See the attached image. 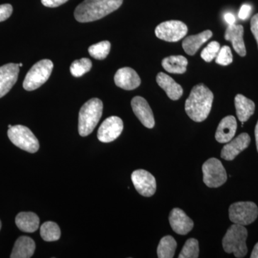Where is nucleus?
<instances>
[{
  "label": "nucleus",
  "mask_w": 258,
  "mask_h": 258,
  "mask_svg": "<svg viewBox=\"0 0 258 258\" xmlns=\"http://www.w3.org/2000/svg\"><path fill=\"white\" fill-rule=\"evenodd\" d=\"M35 250L34 240L27 236L19 237L15 242L10 257L30 258L33 255Z\"/></svg>",
  "instance_id": "obj_20"
},
{
  "label": "nucleus",
  "mask_w": 258,
  "mask_h": 258,
  "mask_svg": "<svg viewBox=\"0 0 258 258\" xmlns=\"http://www.w3.org/2000/svg\"><path fill=\"white\" fill-rule=\"evenodd\" d=\"M114 81L118 87L126 91L136 89L141 84L139 75L134 69L128 67L118 70L115 74Z\"/></svg>",
  "instance_id": "obj_16"
},
{
  "label": "nucleus",
  "mask_w": 258,
  "mask_h": 258,
  "mask_svg": "<svg viewBox=\"0 0 258 258\" xmlns=\"http://www.w3.org/2000/svg\"><path fill=\"white\" fill-rule=\"evenodd\" d=\"M12 126H13V125H8V128H11V127H12Z\"/></svg>",
  "instance_id": "obj_40"
},
{
  "label": "nucleus",
  "mask_w": 258,
  "mask_h": 258,
  "mask_svg": "<svg viewBox=\"0 0 258 258\" xmlns=\"http://www.w3.org/2000/svg\"><path fill=\"white\" fill-rule=\"evenodd\" d=\"M212 36V31L208 30L198 35L186 37L182 42L183 49L188 55H194L200 47L208 41L209 39L211 38Z\"/></svg>",
  "instance_id": "obj_22"
},
{
  "label": "nucleus",
  "mask_w": 258,
  "mask_h": 258,
  "mask_svg": "<svg viewBox=\"0 0 258 258\" xmlns=\"http://www.w3.org/2000/svg\"><path fill=\"white\" fill-rule=\"evenodd\" d=\"M177 247L176 240L170 235L165 236L159 242L157 247V255L159 258H172Z\"/></svg>",
  "instance_id": "obj_25"
},
{
  "label": "nucleus",
  "mask_w": 258,
  "mask_h": 258,
  "mask_svg": "<svg viewBox=\"0 0 258 258\" xmlns=\"http://www.w3.org/2000/svg\"><path fill=\"white\" fill-rule=\"evenodd\" d=\"M237 120L233 115H227L220 121L215 134L219 143H228L235 137L237 131Z\"/></svg>",
  "instance_id": "obj_17"
},
{
  "label": "nucleus",
  "mask_w": 258,
  "mask_h": 258,
  "mask_svg": "<svg viewBox=\"0 0 258 258\" xmlns=\"http://www.w3.org/2000/svg\"><path fill=\"white\" fill-rule=\"evenodd\" d=\"M233 60V57H232V51L230 47L223 46L220 48L217 54L215 61L217 64H221V66H227L232 63Z\"/></svg>",
  "instance_id": "obj_31"
},
{
  "label": "nucleus",
  "mask_w": 258,
  "mask_h": 258,
  "mask_svg": "<svg viewBox=\"0 0 258 258\" xmlns=\"http://www.w3.org/2000/svg\"><path fill=\"white\" fill-rule=\"evenodd\" d=\"M61 235L59 226L53 222H46L40 227V235L46 242H54L60 239Z\"/></svg>",
  "instance_id": "obj_26"
},
{
  "label": "nucleus",
  "mask_w": 258,
  "mask_h": 258,
  "mask_svg": "<svg viewBox=\"0 0 258 258\" xmlns=\"http://www.w3.org/2000/svg\"><path fill=\"white\" fill-rule=\"evenodd\" d=\"M251 10H252V8H251L250 5H242V6L241 7L240 12H239V18L242 20H246V19L248 18L249 15H250Z\"/></svg>",
  "instance_id": "obj_34"
},
{
  "label": "nucleus",
  "mask_w": 258,
  "mask_h": 258,
  "mask_svg": "<svg viewBox=\"0 0 258 258\" xmlns=\"http://www.w3.org/2000/svg\"><path fill=\"white\" fill-rule=\"evenodd\" d=\"M250 137L248 134L242 133L222 148L221 157L227 161L235 159L242 151L247 149L250 143Z\"/></svg>",
  "instance_id": "obj_14"
},
{
  "label": "nucleus",
  "mask_w": 258,
  "mask_h": 258,
  "mask_svg": "<svg viewBox=\"0 0 258 258\" xmlns=\"http://www.w3.org/2000/svg\"><path fill=\"white\" fill-rule=\"evenodd\" d=\"M103 102L91 98L81 107L79 117V132L81 137H87L96 128L103 114Z\"/></svg>",
  "instance_id": "obj_3"
},
{
  "label": "nucleus",
  "mask_w": 258,
  "mask_h": 258,
  "mask_svg": "<svg viewBox=\"0 0 258 258\" xmlns=\"http://www.w3.org/2000/svg\"><path fill=\"white\" fill-rule=\"evenodd\" d=\"M244 28L240 25H230L225 34L226 40L232 42V46L239 55L244 57L246 55L245 45L243 40Z\"/></svg>",
  "instance_id": "obj_18"
},
{
  "label": "nucleus",
  "mask_w": 258,
  "mask_h": 258,
  "mask_svg": "<svg viewBox=\"0 0 258 258\" xmlns=\"http://www.w3.org/2000/svg\"><path fill=\"white\" fill-rule=\"evenodd\" d=\"M12 143L20 149L29 153L37 152L40 148L38 140L30 128L25 125L12 126L8 132Z\"/></svg>",
  "instance_id": "obj_6"
},
{
  "label": "nucleus",
  "mask_w": 258,
  "mask_h": 258,
  "mask_svg": "<svg viewBox=\"0 0 258 258\" xmlns=\"http://www.w3.org/2000/svg\"><path fill=\"white\" fill-rule=\"evenodd\" d=\"M111 50V43L108 41H102L91 45L88 48L90 55L97 60L106 58Z\"/></svg>",
  "instance_id": "obj_27"
},
{
  "label": "nucleus",
  "mask_w": 258,
  "mask_h": 258,
  "mask_svg": "<svg viewBox=\"0 0 258 258\" xmlns=\"http://www.w3.org/2000/svg\"><path fill=\"white\" fill-rule=\"evenodd\" d=\"M19 72V64L8 63L0 67V98L5 96L14 86Z\"/></svg>",
  "instance_id": "obj_12"
},
{
  "label": "nucleus",
  "mask_w": 258,
  "mask_h": 258,
  "mask_svg": "<svg viewBox=\"0 0 258 258\" xmlns=\"http://www.w3.org/2000/svg\"><path fill=\"white\" fill-rule=\"evenodd\" d=\"M68 1L69 0H41V3L47 8H57Z\"/></svg>",
  "instance_id": "obj_33"
},
{
  "label": "nucleus",
  "mask_w": 258,
  "mask_h": 258,
  "mask_svg": "<svg viewBox=\"0 0 258 258\" xmlns=\"http://www.w3.org/2000/svg\"><path fill=\"white\" fill-rule=\"evenodd\" d=\"M92 68V62L90 59L83 58L79 59V60H75L74 62L71 64V74L74 77H81L83 75L86 74V73L89 72Z\"/></svg>",
  "instance_id": "obj_28"
},
{
  "label": "nucleus",
  "mask_w": 258,
  "mask_h": 258,
  "mask_svg": "<svg viewBox=\"0 0 258 258\" xmlns=\"http://www.w3.org/2000/svg\"><path fill=\"white\" fill-rule=\"evenodd\" d=\"M199 242L198 240L190 238L185 242L180 252L179 258H198L199 257Z\"/></svg>",
  "instance_id": "obj_29"
},
{
  "label": "nucleus",
  "mask_w": 258,
  "mask_h": 258,
  "mask_svg": "<svg viewBox=\"0 0 258 258\" xmlns=\"http://www.w3.org/2000/svg\"><path fill=\"white\" fill-rule=\"evenodd\" d=\"M235 105L237 118L242 123L247 121L251 115H253L255 105L253 101L245 96L237 95L235 98Z\"/></svg>",
  "instance_id": "obj_23"
},
{
  "label": "nucleus",
  "mask_w": 258,
  "mask_h": 258,
  "mask_svg": "<svg viewBox=\"0 0 258 258\" xmlns=\"http://www.w3.org/2000/svg\"><path fill=\"white\" fill-rule=\"evenodd\" d=\"M247 230L243 225H231L222 240V247L227 253H233L236 257H244L247 253L246 240Z\"/></svg>",
  "instance_id": "obj_4"
},
{
  "label": "nucleus",
  "mask_w": 258,
  "mask_h": 258,
  "mask_svg": "<svg viewBox=\"0 0 258 258\" xmlns=\"http://www.w3.org/2000/svg\"><path fill=\"white\" fill-rule=\"evenodd\" d=\"M214 95L204 84H198L191 90L185 103V111L194 121H204L211 111Z\"/></svg>",
  "instance_id": "obj_1"
},
{
  "label": "nucleus",
  "mask_w": 258,
  "mask_h": 258,
  "mask_svg": "<svg viewBox=\"0 0 258 258\" xmlns=\"http://www.w3.org/2000/svg\"><path fill=\"white\" fill-rule=\"evenodd\" d=\"M132 107L134 113L144 126L148 128H152L154 126V114L146 99L141 96L134 97L132 101Z\"/></svg>",
  "instance_id": "obj_13"
},
{
  "label": "nucleus",
  "mask_w": 258,
  "mask_h": 258,
  "mask_svg": "<svg viewBox=\"0 0 258 258\" xmlns=\"http://www.w3.org/2000/svg\"><path fill=\"white\" fill-rule=\"evenodd\" d=\"M23 66V63L19 64V66H20V67H22V66Z\"/></svg>",
  "instance_id": "obj_39"
},
{
  "label": "nucleus",
  "mask_w": 258,
  "mask_h": 258,
  "mask_svg": "<svg viewBox=\"0 0 258 258\" xmlns=\"http://www.w3.org/2000/svg\"><path fill=\"white\" fill-rule=\"evenodd\" d=\"M15 223L20 230L32 233L38 230L40 219L34 212H20L15 218Z\"/></svg>",
  "instance_id": "obj_21"
},
{
  "label": "nucleus",
  "mask_w": 258,
  "mask_h": 258,
  "mask_svg": "<svg viewBox=\"0 0 258 258\" xmlns=\"http://www.w3.org/2000/svg\"><path fill=\"white\" fill-rule=\"evenodd\" d=\"M257 216V206L252 202H239L232 204L229 208V218L237 225H250Z\"/></svg>",
  "instance_id": "obj_7"
},
{
  "label": "nucleus",
  "mask_w": 258,
  "mask_h": 258,
  "mask_svg": "<svg viewBox=\"0 0 258 258\" xmlns=\"http://www.w3.org/2000/svg\"><path fill=\"white\" fill-rule=\"evenodd\" d=\"M224 18H225V21L229 24V25H234L235 23L236 19L235 15H232V13H226Z\"/></svg>",
  "instance_id": "obj_36"
},
{
  "label": "nucleus",
  "mask_w": 258,
  "mask_h": 258,
  "mask_svg": "<svg viewBox=\"0 0 258 258\" xmlns=\"http://www.w3.org/2000/svg\"><path fill=\"white\" fill-rule=\"evenodd\" d=\"M186 25L179 20H170L159 24L155 29L158 38L167 42H177L187 34Z\"/></svg>",
  "instance_id": "obj_9"
},
{
  "label": "nucleus",
  "mask_w": 258,
  "mask_h": 258,
  "mask_svg": "<svg viewBox=\"0 0 258 258\" xmlns=\"http://www.w3.org/2000/svg\"><path fill=\"white\" fill-rule=\"evenodd\" d=\"M163 68L171 74H183L186 72L187 59L182 55H173L163 59Z\"/></svg>",
  "instance_id": "obj_24"
},
{
  "label": "nucleus",
  "mask_w": 258,
  "mask_h": 258,
  "mask_svg": "<svg viewBox=\"0 0 258 258\" xmlns=\"http://www.w3.org/2000/svg\"><path fill=\"white\" fill-rule=\"evenodd\" d=\"M123 0H84L76 8L75 18L80 23L96 21L121 6Z\"/></svg>",
  "instance_id": "obj_2"
},
{
  "label": "nucleus",
  "mask_w": 258,
  "mask_h": 258,
  "mask_svg": "<svg viewBox=\"0 0 258 258\" xmlns=\"http://www.w3.org/2000/svg\"><path fill=\"white\" fill-rule=\"evenodd\" d=\"M53 69V62L48 59H43L34 64L24 80L23 88L32 91L42 86L50 78Z\"/></svg>",
  "instance_id": "obj_5"
},
{
  "label": "nucleus",
  "mask_w": 258,
  "mask_h": 258,
  "mask_svg": "<svg viewBox=\"0 0 258 258\" xmlns=\"http://www.w3.org/2000/svg\"><path fill=\"white\" fill-rule=\"evenodd\" d=\"M132 182L134 187L141 195L144 197H152L157 190L155 178L149 171L144 169L134 171L132 174Z\"/></svg>",
  "instance_id": "obj_10"
},
{
  "label": "nucleus",
  "mask_w": 258,
  "mask_h": 258,
  "mask_svg": "<svg viewBox=\"0 0 258 258\" xmlns=\"http://www.w3.org/2000/svg\"><path fill=\"white\" fill-rule=\"evenodd\" d=\"M13 6L10 4L0 5V22L8 20L13 13Z\"/></svg>",
  "instance_id": "obj_32"
},
{
  "label": "nucleus",
  "mask_w": 258,
  "mask_h": 258,
  "mask_svg": "<svg viewBox=\"0 0 258 258\" xmlns=\"http://www.w3.org/2000/svg\"><path fill=\"white\" fill-rule=\"evenodd\" d=\"M157 82L165 91L168 97L173 101L179 100L182 96V87L168 75L164 73H159L157 76Z\"/></svg>",
  "instance_id": "obj_19"
},
{
  "label": "nucleus",
  "mask_w": 258,
  "mask_h": 258,
  "mask_svg": "<svg viewBox=\"0 0 258 258\" xmlns=\"http://www.w3.org/2000/svg\"><path fill=\"white\" fill-rule=\"evenodd\" d=\"M1 227H2V223H1V221H0V230H1Z\"/></svg>",
  "instance_id": "obj_41"
},
{
  "label": "nucleus",
  "mask_w": 258,
  "mask_h": 258,
  "mask_svg": "<svg viewBox=\"0 0 258 258\" xmlns=\"http://www.w3.org/2000/svg\"><path fill=\"white\" fill-rule=\"evenodd\" d=\"M169 220L172 230L179 235H186L192 230V220L181 209H173L169 215Z\"/></svg>",
  "instance_id": "obj_15"
},
{
  "label": "nucleus",
  "mask_w": 258,
  "mask_h": 258,
  "mask_svg": "<svg viewBox=\"0 0 258 258\" xmlns=\"http://www.w3.org/2000/svg\"><path fill=\"white\" fill-rule=\"evenodd\" d=\"M254 135H255L256 146H257L258 152V121L257 124H256L255 129H254Z\"/></svg>",
  "instance_id": "obj_38"
},
{
  "label": "nucleus",
  "mask_w": 258,
  "mask_h": 258,
  "mask_svg": "<svg viewBox=\"0 0 258 258\" xmlns=\"http://www.w3.org/2000/svg\"><path fill=\"white\" fill-rule=\"evenodd\" d=\"M220 50V45L217 41H212L201 52V57L206 62H211L216 58L217 54Z\"/></svg>",
  "instance_id": "obj_30"
},
{
  "label": "nucleus",
  "mask_w": 258,
  "mask_h": 258,
  "mask_svg": "<svg viewBox=\"0 0 258 258\" xmlns=\"http://www.w3.org/2000/svg\"><path fill=\"white\" fill-rule=\"evenodd\" d=\"M203 181L210 188L221 186L227 181V176L221 161L211 158L203 166Z\"/></svg>",
  "instance_id": "obj_8"
},
{
  "label": "nucleus",
  "mask_w": 258,
  "mask_h": 258,
  "mask_svg": "<svg viewBox=\"0 0 258 258\" xmlns=\"http://www.w3.org/2000/svg\"><path fill=\"white\" fill-rule=\"evenodd\" d=\"M123 120L118 116L107 118L102 123L98 131V139L103 143L113 142L123 132Z\"/></svg>",
  "instance_id": "obj_11"
},
{
  "label": "nucleus",
  "mask_w": 258,
  "mask_h": 258,
  "mask_svg": "<svg viewBox=\"0 0 258 258\" xmlns=\"http://www.w3.org/2000/svg\"><path fill=\"white\" fill-rule=\"evenodd\" d=\"M251 258H258V242L254 245L253 250L250 255Z\"/></svg>",
  "instance_id": "obj_37"
},
{
  "label": "nucleus",
  "mask_w": 258,
  "mask_h": 258,
  "mask_svg": "<svg viewBox=\"0 0 258 258\" xmlns=\"http://www.w3.org/2000/svg\"><path fill=\"white\" fill-rule=\"evenodd\" d=\"M251 32L253 34L258 45V14L254 15L250 22Z\"/></svg>",
  "instance_id": "obj_35"
}]
</instances>
